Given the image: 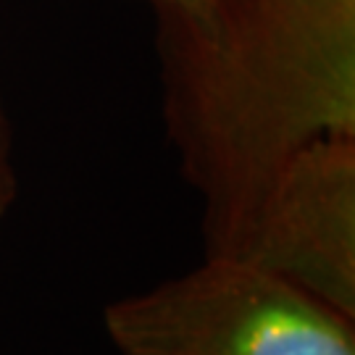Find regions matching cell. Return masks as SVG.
<instances>
[{
    "label": "cell",
    "instance_id": "7a4b0ae2",
    "mask_svg": "<svg viewBox=\"0 0 355 355\" xmlns=\"http://www.w3.org/2000/svg\"><path fill=\"white\" fill-rule=\"evenodd\" d=\"M158 19L161 66L203 58L240 24L248 0H148Z\"/></svg>",
    "mask_w": 355,
    "mask_h": 355
},
{
    "label": "cell",
    "instance_id": "6da1fadb",
    "mask_svg": "<svg viewBox=\"0 0 355 355\" xmlns=\"http://www.w3.org/2000/svg\"><path fill=\"white\" fill-rule=\"evenodd\" d=\"M103 324L119 355H355L353 316L229 255L116 300Z\"/></svg>",
    "mask_w": 355,
    "mask_h": 355
},
{
    "label": "cell",
    "instance_id": "277c9868",
    "mask_svg": "<svg viewBox=\"0 0 355 355\" xmlns=\"http://www.w3.org/2000/svg\"><path fill=\"white\" fill-rule=\"evenodd\" d=\"M274 8H284L305 16H321V19H345L355 16V0H261Z\"/></svg>",
    "mask_w": 355,
    "mask_h": 355
},
{
    "label": "cell",
    "instance_id": "3957f363",
    "mask_svg": "<svg viewBox=\"0 0 355 355\" xmlns=\"http://www.w3.org/2000/svg\"><path fill=\"white\" fill-rule=\"evenodd\" d=\"M19 198V166H16V135H13L11 111L6 101V89L0 82V229L11 216Z\"/></svg>",
    "mask_w": 355,
    "mask_h": 355
}]
</instances>
